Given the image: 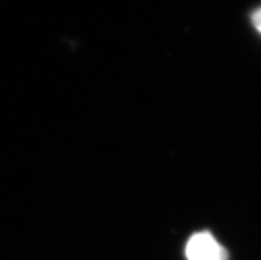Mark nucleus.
Instances as JSON below:
<instances>
[{
	"mask_svg": "<svg viewBox=\"0 0 261 260\" xmlns=\"http://www.w3.org/2000/svg\"><path fill=\"white\" fill-rule=\"evenodd\" d=\"M188 260H228L227 249L206 230L196 232L186 243Z\"/></svg>",
	"mask_w": 261,
	"mask_h": 260,
	"instance_id": "nucleus-1",
	"label": "nucleus"
},
{
	"mask_svg": "<svg viewBox=\"0 0 261 260\" xmlns=\"http://www.w3.org/2000/svg\"><path fill=\"white\" fill-rule=\"evenodd\" d=\"M252 22H253L255 29L261 33V8H259V10H256V11L253 13V16H252Z\"/></svg>",
	"mask_w": 261,
	"mask_h": 260,
	"instance_id": "nucleus-2",
	"label": "nucleus"
}]
</instances>
